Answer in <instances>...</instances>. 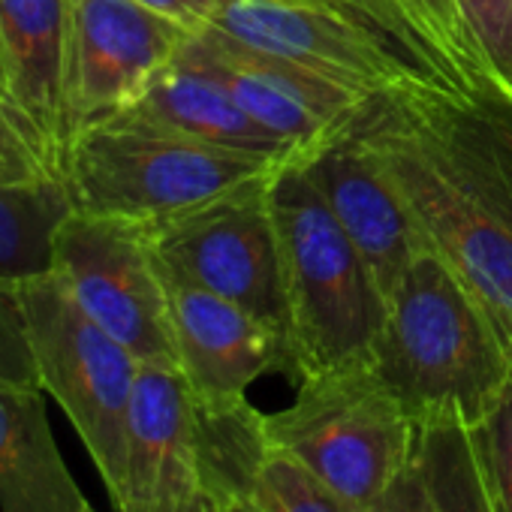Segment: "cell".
I'll return each mask as SVG.
<instances>
[{
  "label": "cell",
  "instance_id": "obj_15",
  "mask_svg": "<svg viewBox=\"0 0 512 512\" xmlns=\"http://www.w3.org/2000/svg\"><path fill=\"white\" fill-rule=\"evenodd\" d=\"M305 169L389 299L416 253L428 247L404 199L362 148L356 130L308 160Z\"/></svg>",
  "mask_w": 512,
  "mask_h": 512
},
{
  "label": "cell",
  "instance_id": "obj_11",
  "mask_svg": "<svg viewBox=\"0 0 512 512\" xmlns=\"http://www.w3.org/2000/svg\"><path fill=\"white\" fill-rule=\"evenodd\" d=\"M196 461L199 488L229 512H359L272 443L266 413L247 398H196Z\"/></svg>",
  "mask_w": 512,
  "mask_h": 512
},
{
  "label": "cell",
  "instance_id": "obj_21",
  "mask_svg": "<svg viewBox=\"0 0 512 512\" xmlns=\"http://www.w3.org/2000/svg\"><path fill=\"white\" fill-rule=\"evenodd\" d=\"M395 7L431 58L464 88V94H494L455 0H395Z\"/></svg>",
  "mask_w": 512,
  "mask_h": 512
},
{
  "label": "cell",
  "instance_id": "obj_8",
  "mask_svg": "<svg viewBox=\"0 0 512 512\" xmlns=\"http://www.w3.org/2000/svg\"><path fill=\"white\" fill-rule=\"evenodd\" d=\"M52 272L139 362L178 365L169 290L148 220L73 211L58 229Z\"/></svg>",
  "mask_w": 512,
  "mask_h": 512
},
{
  "label": "cell",
  "instance_id": "obj_26",
  "mask_svg": "<svg viewBox=\"0 0 512 512\" xmlns=\"http://www.w3.org/2000/svg\"><path fill=\"white\" fill-rule=\"evenodd\" d=\"M368 512H440L437 509V500L431 494V485H428V476H425L419 449L407 461V467L380 491V497L371 503Z\"/></svg>",
  "mask_w": 512,
  "mask_h": 512
},
{
  "label": "cell",
  "instance_id": "obj_20",
  "mask_svg": "<svg viewBox=\"0 0 512 512\" xmlns=\"http://www.w3.org/2000/svg\"><path fill=\"white\" fill-rule=\"evenodd\" d=\"M419 458L440 512H506L476 425L455 413H437L419 422Z\"/></svg>",
  "mask_w": 512,
  "mask_h": 512
},
{
  "label": "cell",
  "instance_id": "obj_19",
  "mask_svg": "<svg viewBox=\"0 0 512 512\" xmlns=\"http://www.w3.org/2000/svg\"><path fill=\"white\" fill-rule=\"evenodd\" d=\"M73 211L61 175L13 178L0 172V281L19 284L52 272L58 229Z\"/></svg>",
  "mask_w": 512,
  "mask_h": 512
},
{
  "label": "cell",
  "instance_id": "obj_3",
  "mask_svg": "<svg viewBox=\"0 0 512 512\" xmlns=\"http://www.w3.org/2000/svg\"><path fill=\"white\" fill-rule=\"evenodd\" d=\"M293 160L181 136L127 115L70 136L61 178L76 211L160 223L269 187Z\"/></svg>",
  "mask_w": 512,
  "mask_h": 512
},
{
  "label": "cell",
  "instance_id": "obj_24",
  "mask_svg": "<svg viewBox=\"0 0 512 512\" xmlns=\"http://www.w3.org/2000/svg\"><path fill=\"white\" fill-rule=\"evenodd\" d=\"M0 380L40 383L16 284L0 281Z\"/></svg>",
  "mask_w": 512,
  "mask_h": 512
},
{
  "label": "cell",
  "instance_id": "obj_27",
  "mask_svg": "<svg viewBox=\"0 0 512 512\" xmlns=\"http://www.w3.org/2000/svg\"><path fill=\"white\" fill-rule=\"evenodd\" d=\"M136 4L175 22L187 34H202V31L214 28L226 0H136Z\"/></svg>",
  "mask_w": 512,
  "mask_h": 512
},
{
  "label": "cell",
  "instance_id": "obj_18",
  "mask_svg": "<svg viewBox=\"0 0 512 512\" xmlns=\"http://www.w3.org/2000/svg\"><path fill=\"white\" fill-rule=\"evenodd\" d=\"M73 28V0H0V49L19 109L64 157V67Z\"/></svg>",
  "mask_w": 512,
  "mask_h": 512
},
{
  "label": "cell",
  "instance_id": "obj_16",
  "mask_svg": "<svg viewBox=\"0 0 512 512\" xmlns=\"http://www.w3.org/2000/svg\"><path fill=\"white\" fill-rule=\"evenodd\" d=\"M121 115L211 145L305 163L293 148H287L281 139L263 130L238 106L229 85L217 76L211 61L205 58L196 34L160 70V76L151 82L142 100Z\"/></svg>",
  "mask_w": 512,
  "mask_h": 512
},
{
  "label": "cell",
  "instance_id": "obj_4",
  "mask_svg": "<svg viewBox=\"0 0 512 512\" xmlns=\"http://www.w3.org/2000/svg\"><path fill=\"white\" fill-rule=\"evenodd\" d=\"M287 290V344L299 380L374 365L386 299L305 163L269 190Z\"/></svg>",
  "mask_w": 512,
  "mask_h": 512
},
{
  "label": "cell",
  "instance_id": "obj_5",
  "mask_svg": "<svg viewBox=\"0 0 512 512\" xmlns=\"http://www.w3.org/2000/svg\"><path fill=\"white\" fill-rule=\"evenodd\" d=\"M214 28L368 100L422 88L470 97L392 0H226Z\"/></svg>",
  "mask_w": 512,
  "mask_h": 512
},
{
  "label": "cell",
  "instance_id": "obj_29",
  "mask_svg": "<svg viewBox=\"0 0 512 512\" xmlns=\"http://www.w3.org/2000/svg\"><path fill=\"white\" fill-rule=\"evenodd\" d=\"M0 100L16 103L13 88H10V76H7V64H4V49H0ZM16 106H19V103H16Z\"/></svg>",
  "mask_w": 512,
  "mask_h": 512
},
{
  "label": "cell",
  "instance_id": "obj_9",
  "mask_svg": "<svg viewBox=\"0 0 512 512\" xmlns=\"http://www.w3.org/2000/svg\"><path fill=\"white\" fill-rule=\"evenodd\" d=\"M272 184L151 223V235L166 275L202 287L287 335L284 263L269 202Z\"/></svg>",
  "mask_w": 512,
  "mask_h": 512
},
{
  "label": "cell",
  "instance_id": "obj_23",
  "mask_svg": "<svg viewBox=\"0 0 512 512\" xmlns=\"http://www.w3.org/2000/svg\"><path fill=\"white\" fill-rule=\"evenodd\" d=\"M0 172L13 178L61 175V163L43 133L16 103L7 100H0Z\"/></svg>",
  "mask_w": 512,
  "mask_h": 512
},
{
  "label": "cell",
  "instance_id": "obj_1",
  "mask_svg": "<svg viewBox=\"0 0 512 512\" xmlns=\"http://www.w3.org/2000/svg\"><path fill=\"white\" fill-rule=\"evenodd\" d=\"M356 139L512 353V103L434 88L374 97Z\"/></svg>",
  "mask_w": 512,
  "mask_h": 512
},
{
  "label": "cell",
  "instance_id": "obj_28",
  "mask_svg": "<svg viewBox=\"0 0 512 512\" xmlns=\"http://www.w3.org/2000/svg\"><path fill=\"white\" fill-rule=\"evenodd\" d=\"M178 512H229L223 503H217L211 494H205L202 488H196L193 494H190V500L178 509Z\"/></svg>",
  "mask_w": 512,
  "mask_h": 512
},
{
  "label": "cell",
  "instance_id": "obj_7",
  "mask_svg": "<svg viewBox=\"0 0 512 512\" xmlns=\"http://www.w3.org/2000/svg\"><path fill=\"white\" fill-rule=\"evenodd\" d=\"M16 293L40 386L64 407L115 503L139 359L76 305L55 272L19 281Z\"/></svg>",
  "mask_w": 512,
  "mask_h": 512
},
{
  "label": "cell",
  "instance_id": "obj_17",
  "mask_svg": "<svg viewBox=\"0 0 512 512\" xmlns=\"http://www.w3.org/2000/svg\"><path fill=\"white\" fill-rule=\"evenodd\" d=\"M49 425L40 383L0 380V512H85Z\"/></svg>",
  "mask_w": 512,
  "mask_h": 512
},
{
  "label": "cell",
  "instance_id": "obj_14",
  "mask_svg": "<svg viewBox=\"0 0 512 512\" xmlns=\"http://www.w3.org/2000/svg\"><path fill=\"white\" fill-rule=\"evenodd\" d=\"M199 488L196 398L178 365L139 362L118 512H178Z\"/></svg>",
  "mask_w": 512,
  "mask_h": 512
},
{
  "label": "cell",
  "instance_id": "obj_22",
  "mask_svg": "<svg viewBox=\"0 0 512 512\" xmlns=\"http://www.w3.org/2000/svg\"><path fill=\"white\" fill-rule=\"evenodd\" d=\"M491 91L512 103V0H455Z\"/></svg>",
  "mask_w": 512,
  "mask_h": 512
},
{
  "label": "cell",
  "instance_id": "obj_6",
  "mask_svg": "<svg viewBox=\"0 0 512 512\" xmlns=\"http://www.w3.org/2000/svg\"><path fill=\"white\" fill-rule=\"evenodd\" d=\"M266 431L359 512L371 509L419 443V422L374 365L299 380L293 404L266 413Z\"/></svg>",
  "mask_w": 512,
  "mask_h": 512
},
{
  "label": "cell",
  "instance_id": "obj_10",
  "mask_svg": "<svg viewBox=\"0 0 512 512\" xmlns=\"http://www.w3.org/2000/svg\"><path fill=\"white\" fill-rule=\"evenodd\" d=\"M190 37L136 0H73L64 67L67 142L76 130L136 106Z\"/></svg>",
  "mask_w": 512,
  "mask_h": 512
},
{
  "label": "cell",
  "instance_id": "obj_2",
  "mask_svg": "<svg viewBox=\"0 0 512 512\" xmlns=\"http://www.w3.org/2000/svg\"><path fill=\"white\" fill-rule=\"evenodd\" d=\"M374 371L416 422L455 413L479 425L512 377V353L470 284L431 244L386 299Z\"/></svg>",
  "mask_w": 512,
  "mask_h": 512
},
{
  "label": "cell",
  "instance_id": "obj_30",
  "mask_svg": "<svg viewBox=\"0 0 512 512\" xmlns=\"http://www.w3.org/2000/svg\"><path fill=\"white\" fill-rule=\"evenodd\" d=\"M85 512H97V509H94V506H88V509H85Z\"/></svg>",
  "mask_w": 512,
  "mask_h": 512
},
{
  "label": "cell",
  "instance_id": "obj_12",
  "mask_svg": "<svg viewBox=\"0 0 512 512\" xmlns=\"http://www.w3.org/2000/svg\"><path fill=\"white\" fill-rule=\"evenodd\" d=\"M196 40L238 106L305 163L350 136L371 103L326 76L253 49L217 28L196 34Z\"/></svg>",
  "mask_w": 512,
  "mask_h": 512
},
{
  "label": "cell",
  "instance_id": "obj_13",
  "mask_svg": "<svg viewBox=\"0 0 512 512\" xmlns=\"http://www.w3.org/2000/svg\"><path fill=\"white\" fill-rule=\"evenodd\" d=\"M163 278L178 368L199 401L247 398V389L260 377L275 371L293 374L284 332L202 287L166 272Z\"/></svg>",
  "mask_w": 512,
  "mask_h": 512
},
{
  "label": "cell",
  "instance_id": "obj_25",
  "mask_svg": "<svg viewBox=\"0 0 512 512\" xmlns=\"http://www.w3.org/2000/svg\"><path fill=\"white\" fill-rule=\"evenodd\" d=\"M476 431H479V443H482L494 488L506 512H512V377L506 389L500 392L497 404L491 407V413L476 425Z\"/></svg>",
  "mask_w": 512,
  "mask_h": 512
}]
</instances>
